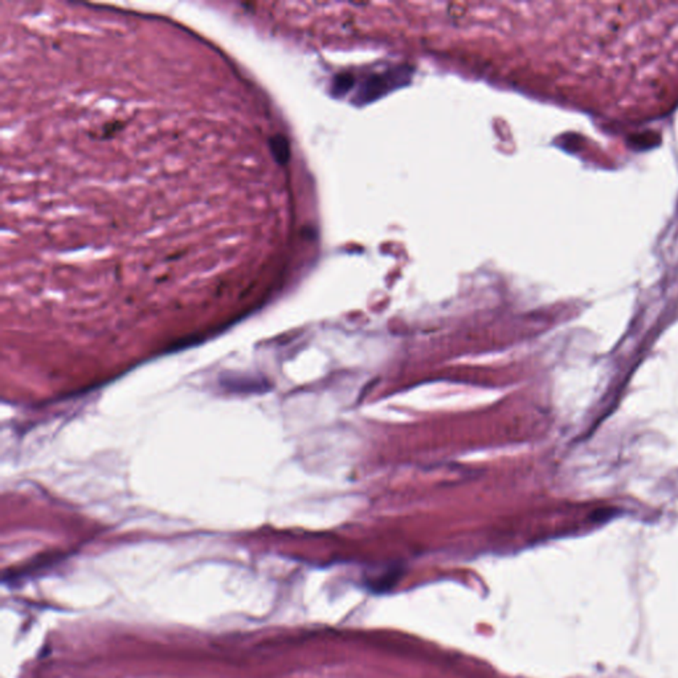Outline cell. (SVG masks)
<instances>
[{"instance_id":"3","label":"cell","mask_w":678,"mask_h":678,"mask_svg":"<svg viewBox=\"0 0 678 678\" xmlns=\"http://www.w3.org/2000/svg\"><path fill=\"white\" fill-rule=\"evenodd\" d=\"M352 84H354V77L349 75H340L334 80V84H333V93L336 96H340V94H346L350 89L352 88Z\"/></svg>"},{"instance_id":"2","label":"cell","mask_w":678,"mask_h":678,"mask_svg":"<svg viewBox=\"0 0 678 678\" xmlns=\"http://www.w3.org/2000/svg\"><path fill=\"white\" fill-rule=\"evenodd\" d=\"M271 147L273 151V155L276 157L277 161L280 164H287L290 157L289 143L285 137L276 136L271 139Z\"/></svg>"},{"instance_id":"1","label":"cell","mask_w":678,"mask_h":678,"mask_svg":"<svg viewBox=\"0 0 678 678\" xmlns=\"http://www.w3.org/2000/svg\"><path fill=\"white\" fill-rule=\"evenodd\" d=\"M411 73H412V69L404 65V66L389 69L384 73L368 77L359 89L355 102L358 105H363L377 100L379 97L399 88L401 85H405L410 77L412 75Z\"/></svg>"}]
</instances>
